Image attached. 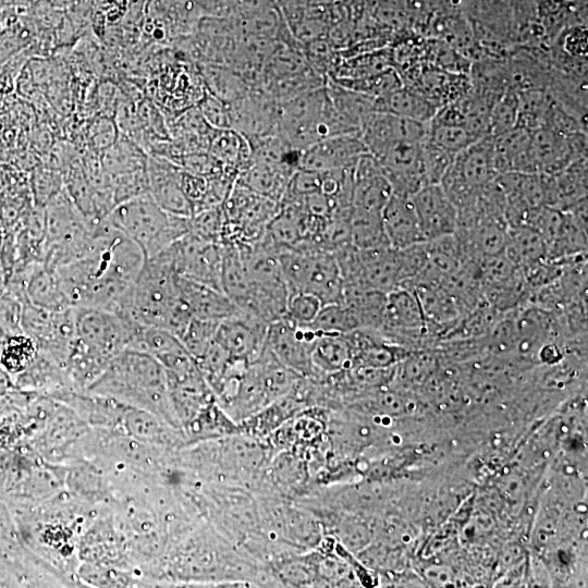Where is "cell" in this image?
Masks as SVG:
<instances>
[{"label": "cell", "instance_id": "cell-28", "mask_svg": "<svg viewBox=\"0 0 588 588\" xmlns=\"http://www.w3.org/2000/svg\"><path fill=\"white\" fill-rule=\"evenodd\" d=\"M147 159L149 153L121 133L118 140L101 155L102 166L109 177L146 169Z\"/></svg>", "mask_w": 588, "mask_h": 588}, {"label": "cell", "instance_id": "cell-3", "mask_svg": "<svg viewBox=\"0 0 588 588\" xmlns=\"http://www.w3.org/2000/svg\"><path fill=\"white\" fill-rule=\"evenodd\" d=\"M116 314L145 327L167 330L179 339L185 334L193 316L181 298L178 275L164 251L145 260Z\"/></svg>", "mask_w": 588, "mask_h": 588}, {"label": "cell", "instance_id": "cell-5", "mask_svg": "<svg viewBox=\"0 0 588 588\" xmlns=\"http://www.w3.org/2000/svg\"><path fill=\"white\" fill-rule=\"evenodd\" d=\"M43 264L56 271L87 255L101 226L92 227L71 200L66 188L47 203Z\"/></svg>", "mask_w": 588, "mask_h": 588}, {"label": "cell", "instance_id": "cell-31", "mask_svg": "<svg viewBox=\"0 0 588 588\" xmlns=\"http://www.w3.org/2000/svg\"><path fill=\"white\" fill-rule=\"evenodd\" d=\"M426 140L453 156L468 149L475 142L480 141L467 127L462 125L440 124V122L432 120L428 122V136Z\"/></svg>", "mask_w": 588, "mask_h": 588}, {"label": "cell", "instance_id": "cell-7", "mask_svg": "<svg viewBox=\"0 0 588 588\" xmlns=\"http://www.w3.org/2000/svg\"><path fill=\"white\" fill-rule=\"evenodd\" d=\"M76 310V337L70 353L87 357L105 367L128 349L142 325L114 312Z\"/></svg>", "mask_w": 588, "mask_h": 588}, {"label": "cell", "instance_id": "cell-6", "mask_svg": "<svg viewBox=\"0 0 588 588\" xmlns=\"http://www.w3.org/2000/svg\"><path fill=\"white\" fill-rule=\"evenodd\" d=\"M277 255L290 296L304 292L313 294L323 305L342 303L345 283L333 252L300 245Z\"/></svg>", "mask_w": 588, "mask_h": 588}, {"label": "cell", "instance_id": "cell-34", "mask_svg": "<svg viewBox=\"0 0 588 588\" xmlns=\"http://www.w3.org/2000/svg\"><path fill=\"white\" fill-rule=\"evenodd\" d=\"M519 116V94L509 88L492 107L490 128L492 136L510 131L517 126Z\"/></svg>", "mask_w": 588, "mask_h": 588}, {"label": "cell", "instance_id": "cell-4", "mask_svg": "<svg viewBox=\"0 0 588 588\" xmlns=\"http://www.w3.org/2000/svg\"><path fill=\"white\" fill-rule=\"evenodd\" d=\"M106 222L136 243L149 259L189 234V217L163 210L150 193L117 204Z\"/></svg>", "mask_w": 588, "mask_h": 588}, {"label": "cell", "instance_id": "cell-24", "mask_svg": "<svg viewBox=\"0 0 588 588\" xmlns=\"http://www.w3.org/2000/svg\"><path fill=\"white\" fill-rule=\"evenodd\" d=\"M311 361L313 376L317 377L350 370L352 348L347 335L318 333Z\"/></svg>", "mask_w": 588, "mask_h": 588}, {"label": "cell", "instance_id": "cell-33", "mask_svg": "<svg viewBox=\"0 0 588 588\" xmlns=\"http://www.w3.org/2000/svg\"><path fill=\"white\" fill-rule=\"evenodd\" d=\"M225 216L222 205L208 208L189 217V234L223 244Z\"/></svg>", "mask_w": 588, "mask_h": 588}, {"label": "cell", "instance_id": "cell-37", "mask_svg": "<svg viewBox=\"0 0 588 588\" xmlns=\"http://www.w3.org/2000/svg\"><path fill=\"white\" fill-rule=\"evenodd\" d=\"M115 204H119L142 194L150 193L149 178L146 169L133 171V173L110 177ZM115 205V206H116Z\"/></svg>", "mask_w": 588, "mask_h": 588}, {"label": "cell", "instance_id": "cell-8", "mask_svg": "<svg viewBox=\"0 0 588 588\" xmlns=\"http://www.w3.org/2000/svg\"><path fill=\"white\" fill-rule=\"evenodd\" d=\"M498 176L493 137L488 136L453 158L440 186L460 210L479 199Z\"/></svg>", "mask_w": 588, "mask_h": 588}, {"label": "cell", "instance_id": "cell-22", "mask_svg": "<svg viewBox=\"0 0 588 588\" xmlns=\"http://www.w3.org/2000/svg\"><path fill=\"white\" fill-rule=\"evenodd\" d=\"M298 167L288 163H272L251 159L238 175L237 182L251 191L277 203L283 201L291 177Z\"/></svg>", "mask_w": 588, "mask_h": 588}, {"label": "cell", "instance_id": "cell-39", "mask_svg": "<svg viewBox=\"0 0 588 588\" xmlns=\"http://www.w3.org/2000/svg\"><path fill=\"white\" fill-rule=\"evenodd\" d=\"M33 189L35 200L41 208H44L49 201L63 191V179L57 174L56 170L40 169L36 171L33 177Z\"/></svg>", "mask_w": 588, "mask_h": 588}, {"label": "cell", "instance_id": "cell-29", "mask_svg": "<svg viewBox=\"0 0 588 588\" xmlns=\"http://www.w3.org/2000/svg\"><path fill=\"white\" fill-rule=\"evenodd\" d=\"M350 230L352 244L361 251L390 247L382 214L352 208Z\"/></svg>", "mask_w": 588, "mask_h": 588}, {"label": "cell", "instance_id": "cell-18", "mask_svg": "<svg viewBox=\"0 0 588 588\" xmlns=\"http://www.w3.org/2000/svg\"><path fill=\"white\" fill-rule=\"evenodd\" d=\"M392 193L394 189L377 159L363 154L353 169L352 208L383 214Z\"/></svg>", "mask_w": 588, "mask_h": 588}, {"label": "cell", "instance_id": "cell-21", "mask_svg": "<svg viewBox=\"0 0 588 588\" xmlns=\"http://www.w3.org/2000/svg\"><path fill=\"white\" fill-rule=\"evenodd\" d=\"M543 176L546 206L567 212L587 199V157L578 159L556 175Z\"/></svg>", "mask_w": 588, "mask_h": 588}, {"label": "cell", "instance_id": "cell-35", "mask_svg": "<svg viewBox=\"0 0 588 588\" xmlns=\"http://www.w3.org/2000/svg\"><path fill=\"white\" fill-rule=\"evenodd\" d=\"M218 324L212 321L200 320V318H192L180 340L194 360L199 359L205 350L211 346V343L215 340Z\"/></svg>", "mask_w": 588, "mask_h": 588}, {"label": "cell", "instance_id": "cell-38", "mask_svg": "<svg viewBox=\"0 0 588 588\" xmlns=\"http://www.w3.org/2000/svg\"><path fill=\"white\" fill-rule=\"evenodd\" d=\"M198 109L213 129H231L228 103L207 92L199 102Z\"/></svg>", "mask_w": 588, "mask_h": 588}, {"label": "cell", "instance_id": "cell-16", "mask_svg": "<svg viewBox=\"0 0 588 588\" xmlns=\"http://www.w3.org/2000/svg\"><path fill=\"white\" fill-rule=\"evenodd\" d=\"M428 136V122L415 121L387 113H374L364 121L360 137L374 157L396 142H423Z\"/></svg>", "mask_w": 588, "mask_h": 588}, {"label": "cell", "instance_id": "cell-26", "mask_svg": "<svg viewBox=\"0 0 588 588\" xmlns=\"http://www.w3.org/2000/svg\"><path fill=\"white\" fill-rule=\"evenodd\" d=\"M375 112L387 113L427 124L434 118L437 106L424 94L400 87L387 95L377 97Z\"/></svg>", "mask_w": 588, "mask_h": 588}, {"label": "cell", "instance_id": "cell-17", "mask_svg": "<svg viewBox=\"0 0 588 588\" xmlns=\"http://www.w3.org/2000/svg\"><path fill=\"white\" fill-rule=\"evenodd\" d=\"M150 194L166 212L191 217L192 206L181 185L182 168L169 159L149 154L146 165Z\"/></svg>", "mask_w": 588, "mask_h": 588}, {"label": "cell", "instance_id": "cell-12", "mask_svg": "<svg viewBox=\"0 0 588 588\" xmlns=\"http://www.w3.org/2000/svg\"><path fill=\"white\" fill-rule=\"evenodd\" d=\"M267 330L268 324L242 312L218 324L215 340L232 360L251 364L265 349Z\"/></svg>", "mask_w": 588, "mask_h": 588}, {"label": "cell", "instance_id": "cell-1", "mask_svg": "<svg viewBox=\"0 0 588 588\" xmlns=\"http://www.w3.org/2000/svg\"><path fill=\"white\" fill-rule=\"evenodd\" d=\"M145 260L138 245L105 220L91 251L55 272L71 308L116 313Z\"/></svg>", "mask_w": 588, "mask_h": 588}, {"label": "cell", "instance_id": "cell-13", "mask_svg": "<svg viewBox=\"0 0 588 588\" xmlns=\"http://www.w3.org/2000/svg\"><path fill=\"white\" fill-rule=\"evenodd\" d=\"M367 151L360 134H343L324 139L299 153L298 168L327 173L350 169Z\"/></svg>", "mask_w": 588, "mask_h": 588}, {"label": "cell", "instance_id": "cell-36", "mask_svg": "<svg viewBox=\"0 0 588 588\" xmlns=\"http://www.w3.org/2000/svg\"><path fill=\"white\" fill-rule=\"evenodd\" d=\"M323 306L322 301L313 294L293 293L288 301L286 317L299 325L310 326L320 314Z\"/></svg>", "mask_w": 588, "mask_h": 588}, {"label": "cell", "instance_id": "cell-15", "mask_svg": "<svg viewBox=\"0 0 588 588\" xmlns=\"http://www.w3.org/2000/svg\"><path fill=\"white\" fill-rule=\"evenodd\" d=\"M386 338L424 336L432 332L415 292L399 287L386 293L384 321L378 330Z\"/></svg>", "mask_w": 588, "mask_h": 588}, {"label": "cell", "instance_id": "cell-9", "mask_svg": "<svg viewBox=\"0 0 588 588\" xmlns=\"http://www.w3.org/2000/svg\"><path fill=\"white\" fill-rule=\"evenodd\" d=\"M21 332L66 367L76 337V310L51 311L22 301Z\"/></svg>", "mask_w": 588, "mask_h": 588}, {"label": "cell", "instance_id": "cell-2", "mask_svg": "<svg viewBox=\"0 0 588 588\" xmlns=\"http://www.w3.org/2000/svg\"><path fill=\"white\" fill-rule=\"evenodd\" d=\"M87 391L151 412L170 426L180 427L171 406L164 366L150 354L122 351Z\"/></svg>", "mask_w": 588, "mask_h": 588}, {"label": "cell", "instance_id": "cell-41", "mask_svg": "<svg viewBox=\"0 0 588 588\" xmlns=\"http://www.w3.org/2000/svg\"><path fill=\"white\" fill-rule=\"evenodd\" d=\"M11 2H14V0H0V6H6Z\"/></svg>", "mask_w": 588, "mask_h": 588}, {"label": "cell", "instance_id": "cell-11", "mask_svg": "<svg viewBox=\"0 0 588 588\" xmlns=\"http://www.w3.org/2000/svg\"><path fill=\"white\" fill-rule=\"evenodd\" d=\"M318 333L284 316L268 325L266 347L275 358L302 377H313L311 355Z\"/></svg>", "mask_w": 588, "mask_h": 588}, {"label": "cell", "instance_id": "cell-20", "mask_svg": "<svg viewBox=\"0 0 588 588\" xmlns=\"http://www.w3.org/2000/svg\"><path fill=\"white\" fill-rule=\"evenodd\" d=\"M178 287L194 318L220 323L242 313L224 291L179 276Z\"/></svg>", "mask_w": 588, "mask_h": 588}, {"label": "cell", "instance_id": "cell-10", "mask_svg": "<svg viewBox=\"0 0 588 588\" xmlns=\"http://www.w3.org/2000/svg\"><path fill=\"white\" fill-rule=\"evenodd\" d=\"M164 252L179 277L224 291L222 243L187 234Z\"/></svg>", "mask_w": 588, "mask_h": 588}, {"label": "cell", "instance_id": "cell-40", "mask_svg": "<svg viewBox=\"0 0 588 588\" xmlns=\"http://www.w3.org/2000/svg\"><path fill=\"white\" fill-rule=\"evenodd\" d=\"M119 129L112 117H98L90 127L89 139L95 151L103 153L119 138Z\"/></svg>", "mask_w": 588, "mask_h": 588}, {"label": "cell", "instance_id": "cell-27", "mask_svg": "<svg viewBox=\"0 0 588 588\" xmlns=\"http://www.w3.org/2000/svg\"><path fill=\"white\" fill-rule=\"evenodd\" d=\"M505 254L519 269L548 260L547 245L541 235L529 226L509 227Z\"/></svg>", "mask_w": 588, "mask_h": 588}, {"label": "cell", "instance_id": "cell-32", "mask_svg": "<svg viewBox=\"0 0 588 588\" xmlns=\"http://www.w3.org/2000/svg\"><path fill=\"white\" fill-rule=\"evenodd\" d=\"M310 327L322 334L347 335L359 330L353 314L343 303L324 305Z\"/></svg>", "mask_w": 588, "mask_h": 588}, {"label": "cell", "instance_id": "cell-14", "mask_svg": "<svg viewBox=\"0 0 588 588\" xmlns=\"http://www.w3.org/2000/svg\"><path fill=\"white\" fill-rule=\"evenodd\" d=\"M426 241L455 236L459 211L440 185L427 186L412 195Z\"/></svg>", "mask_w": 588, "mask_h": 588}, {"label": "cell", "instance_id": "cell-25", "mask_svg": "<svg viewBox=\"0 0 588 588\" xmlns=\"http://www.w3.org/2000/svg\"><path fill=\"white\" fill-rule=\"evenodd\" d=\"M23 301L39 308L61 311L71 308L55 271L43 263L36 264L30 272L23 289Z\"/></svg>", "mask_w": 588, "mask_h": 588}, {"label": "cell", "instance_id": "cell-19", "mask_svg": "<svg viewBox=\"0 0 588 588\" xmlns=\"http://www.w3.org/2000/svg\"><path fill=\"white\" fill-rule=\"evenodd\" d=\"M382 217L386 237L392 249L404 250L427 242L412 196L392 193Z\"/></svg>", "mask_w": 588, "mask_h": 588}, {"label": "cell", "instance_id": "cell-23", "mask_svg": "<svg viewBox=\"0 0 588 588\" xmlns=\"http://www.w3.org/2000/svg\"><path fill=\"white\" fill-rule=\"evenodd\" d=\"M361 279L364 287L383 293L399 288L401 268L398 250L387 247L361 251Z\"/></svg>", "mask_w": 588, "mask_h": 588}, {"label": "cell", "instance_id": "cell-30", "mask_svg": "<svg viewBox=\"0 0 588 588\" xmlns=\"http://www.w3.org/2000/svg\"><path fill=\"white\" fill-rule=\"evenodd\" d=\"M36 341L22 332L6 338L0 347V365L10 375H20L28 369L39 354Z\"/></svg>", "mask_w": 588, "mask_h": 588}]
</instances>
